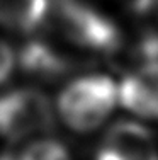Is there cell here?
I'll return each mask as SVG.
<instances>
[{"instance_id": "6da1fadb", "label": "cell", "mask_w": 158, "mask_h": 160, "mask_svg": "<svg viewBox=\"0 0 158 160\" xmlns=\"http://www.w3.org/2000/svg\"><path fill=\"white\" fill-rule=\"evenodd\" d=\"M117 89L107 77H84L70 83L58 101L63 121L75 131H92L114 109Z\"/></svg>"}, {"instance_id": "7a4b0ae2", "label": "cell", "mask_w": 158, "mask_h": 160, "mask_svg": "<svg viewBox=\"0 0 158 160\" xmlns=\"http://www.w3.org/2000/svg\"><path fill=\"white\" fill-rule=\"evenodd\" d=\"M55 116L50 99L39 90L21 89L0 96V135L22 140L50 131Z\"/></svg>"}, {"instance_id": "3957f363", "label": "cell", "mask_w": 158, "mask_h": 160, "mask_svg": "<svg viewBox=\"0 0 158 160\" xmlns=\"http://www.w3.org/2000/svg\"><path fill=\"white\" fill-rule=\"evenodd\" d=\"M58 17L66 36L82 48L93 51H114L121 43V34L114 22L82 2L61 0Z\"/></svg>"}, {"instance_id": "277c9868", "label": "cell", "mask_w": 158, "mask_h": 160, "mask_svg": "<svg viewBox=\"0 0 158 160\" xmlns=\"http://www.w3.org/2000/svg\"><path fill=\"white\" fill-rule=\"evenodd\" d=\"M121 104L143 118H158V60L127 75L117 90Z\"/></svg>"}, {"instance_id": "5b68a950", "label": "cell", "mask_w": 158, "mask_h": 160, "mask_svg": "<svg viewBox=\"0 0 158 160\" xmlns=\"http://www.w3.org/2000/svg\"><path fill=\"white\" fill-rule=\"evenodd\" d=\"M105 147L122 160H158V150L151 133L131 121H119L109 129Z\"/></svg>"}, {"instance_id": "8992f818", "label": "cell", "mask_w": 158, "mask_h": 160, "mask_svg": "<svg viewBox=\"0 0 158 160\" xmlns=\"http://www.w3.org/2000/svg\"><path fill=\"white\" fill-rule=\"evenodd\" d=\"M19 62L27 75L43 80L60 77L68 68V62L56 49L41 41H31L26 44L21 51Z\"/></svg>"}, {"instance_id": "52a82bcc", "label": "cell", "mask_w": 158, "mask_h": 160, "mask_svg": "<svg viewBox=\"0 0 158 160\" xmlns=\"http://www.w3.org/2000/svg\"><path fill=\"white\" fill-rule=\"evenodd\" d=\"M48 0H0V26L29 32L44 21Z\"/></svg>"}, {"instance_id": "ba28073f", "label": "cell", "mask_w": 158, "mask_h": 160, "mask_svg": "<svg viewBox=\"0 0 158 160\" xmlns=\"http://www.w3.org/2000/svg\"><path fill=\"white\" fill-rule=\"evenodd\" d=\"M21 160H71L65 145L55 140H36L24 148Z\"/></svg>"}, {"instance_id": "9c48e42d", "label": "cell", "mask_w": 158, "mask_h": 160, "mask_svg": "<svg viewBox=\"0 0 158 160\" xmlns=\"http://www.w3.org/2000/svg\"><path fill=\"white\" fill-rule=\"evenodd\" d=\"M16 65V56H14L12 48L7 43L0 41V83H3L10 77Z\"/></svg>"}, {"instance_id": "30bf717a", "label": "cell", "mask_w": 158, "mask_h": 160, "mask_svg": "<svg viewBox=\"0 0 158 160\" xmlns=\"http://www.w3.org/2000/svg\"><path fill=\"white\" fill-rule=\"evenodd\" d=\"M97 160H122V158L119 157V155L116 153L114 150H111V148L104 147L102 152L99 153V157H97Z\"/></svg>"}, {"instance_id": "8fae6325", "label": "cell", "mask_w": 158, "mask_h": 160, "mask_svg": "<svg viewBox=\"0 0 158 160\" xmlns=\"http://www.w3.org/2000/svg\"><path fill=\"white\" fill-rule=\"evenodd\" d=\"M0 160H12L9 157V155H3V153H0Z\"/></svg>"}]
</instances>
